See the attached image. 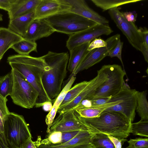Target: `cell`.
<instances>
[{
  "mask_svg": "<svg viewBox=\"0 0 148 148\" xmlns=\"http://www.w3.org/2000/svg\"><path fill=\"white\" fill-rule=\"evenodd\" d=\"M92 134L88 130L81 131L72 140L58 144H43L34 141L36 148H94L90 144Z\"/></svg>",
  "mask_w": 148,
  "mask_h": 148,
  "instance_id": "obj_16",
  "label": "cell"
},
{
  "mask_svg": "<svg viewBox=\"0 0 148 148\" xmlns=\"http://www.w3.org/2000/svg\"><path fill=\"white\" fill-rule=\"evenodd\" d=\"M75 79V76H73L70 78L68 82L56 98L51 110L46 116L45 122L47 126L46 132L48 134L51 132L50 128L54 121L58 108L62 102L66 93L71 88Z\"/></svg>",
  "mask_w": 148,
  "mask_h": 148,
  "instance_id": "obj_21",
  "label": "cell"
},
{
  "mask_svg": "<svg viewBox=\"0 0 148 148\" xmlns=\"http://www.w3.org/2000/svg\"><path fill=\"white\" fill-rule=\"evenodd\" d=\"M97 76L89 81L87 85L73 100L69 103L59 107L57 112L59 114L74 108L82 101L92 95L107 79V75L102 67L97 71Z\"/></svg>",
  "mask_w": 148,
  "mask_h": 148,
  "instance_id": "obj_13",
  "label": "cell"
},
{
  "mask_svg": "<svg viewBox=\"0 0 148 148\" xmlns=\"http://www.w3.org/2000/svg\"><path fill=\"white\" fill-rule=\"evenodd\" d=\"M14 0H0V9L8 12L10 10Z\"/></svg>",
  "mask_w": 148,
  "mask_h": 148,
  "instance_id": "obj_38",
  "label": "cell"
},
{
  "mask_svg": "<svg viewBox=\"0 0 148 148\" xmlns=\"http://www.w3.org/2000/svg\"><path fill=\"white\" fill-rule=\"evenodd\" d=\"M51 102L48 101L42 105L43 109L46 111H50L52 107V104Z\"/></svg>",
  "mask_w": 148,
  "mask_h": 148,
  "instance_id": "obj_42",
  "label": "cell"
},
{
  "mask_svg": "<svg viewBox=\"0 0 148 148\" xmlns=\"http://www.w3.org/2000/svg\"><path fill=\"white\" fill-rule=\"evenodd\" d=\"M108 138L113 143L115 148H122V145L124 142L127 140L126 139H120L111 135H107Z\"/></svg>",
  "mask_w": 148,
  "mask_h": 148,
  "instance_id": "obj_37",
  "label": "cell"
},
{
  "mask_svg": "<svg viewBox=\"0 0 148 148\" xmlns=\"http://www.w3.org/2000/svg\"><path fill=\"white\" fill-rule=\"evenodd\" d=\"M102 67L107 75V79L88 99L111 97L118 93L122 88L126 73L121 66L113 64L104 65Z\"/></svg>",
  "mask_w": 148,
  "mask_h": 148,
  "instance_id": "obj_7",
  "label": "cell"
},
{
  "mask_svg": "<svg viewBox=\"0 0 148 148\" xmlns=\"http://www.w3.org/2000/svg\"><path fill=\"white\" fill-rule=\"evenodd\" d=\"M5 139L12 146L20 148L32 135L24 117L13 112L7 116L3 133Z\"/></svg>",
  "mask_w": 148,
  "mask_h": 148,
  "instance_id": "obj_5",
  "label": "cell"
},
{
  "mask_svg": "<svg viewBox=\"0 0 148 148\" xmlns=\"http://www.w3.org/2000/svg\"><path fill=\"white\" fill-rule=\"evenodd\" d=\"M139 29L142 34L143 42L140 51L142 53L145 61L148 62V30L145 27H140Z\"/></svg>",
  "mask_w": 148,
  "mask_h": 148,
  "instance_id": "obj_31",
  "label": "cell"
},
{
  "mask_svg": "<svg viewBox=\"0 0 148 148\" xmlns=\"http://www.w3.org/2000/svg\"><path fill=\"white\" fill-rule=\"evenodd\" d=\"M0 148H1V146H0Z\"/></svg>",
  "mask_w": 148,
  "mask_h": 148,
  "instance_id": "obj_45",
  "label": "cell"
},
{
  "mask_svg": "<svg viewBox=\"0 0 148 148\" xmlns=\"http://www.w3.org/2000/svg\"><path fill=\"white\" fill-rule=\"evenodd\" d=\"M44 19L55 32L70 35L97 24L91 20L68 11L59 13Z\"/></svg>",
  "mask_w": 148,
  "mask_h": 148,
  "instance_id": "obj_4",
  "label": "cell"
},
{
  "mask_svg": "<svg viewBox=\"0 0 148 148\" xmlns=\"http://www.w3.org/2000/svg\"><path fill=\"white\" fill-rule=\"evenodd\" d=\"M120 101L119 100L113 101L109 100L107 103L95 107L75 109L81 117L93 118L99 116L108 108L118 104Z\"/></svg>",
  "mask_w": 148,
  "mask_h": 148,
  "instance_id": "obj_23",
  "label": "cell"
},
{
  "mask_svg": "<svg viewBox=\"0 0 148 148\" xmlns=\"http://www.w3.org/2000/svg\"><path fill=\"white\" fill-rule=\"evenodd\" d=\"M71 7L66 0H40L35 11V19H44L69 11Z\"/></svg>",
  "mask_w": 148,
  "mask_h": 148,
  "instance_id": "obj_14",
  "label": "cell"
},
{
  "mask_svg": "<svg viewBox=\"0 0 148 148\" xmlns=\"http://www.w3.org/2000/svg\"><path fill=\"white\" fill-rule=\"evenodd\" d=\"M8 99L4 97L0 94V116L5 119L10 113L7 106Z\"/></svg>",
  "mask_w": 148,
  "mask_h": 148,
  "instance_id": "obj_34",
  "label": "cell"
},
{
  "mask_svg": "<svg viewBox=\"0 0 148 148\" xmlns=\"http://www.w3.org/2000/svg\"><path fill=\"white\" fill-rule=\"evenodd\" d=\"M127 148H148V138H138L131 139L127 141Z\"/></svg>",
  "mask_w": 148,
  "mask_h": 148,
  "instance_id": "obj_32",
  "label": "cell"
},
{
  "mask_svg": "<svg viewBox=\"0 0 148 148\" xmlns=\"http://www.w3.org/2000/svg\"><path fill=\"white\" fill-rule=\"evenodd\" d=\"M40 0H14L8 12L10 20L28 14L35 11Z\"/></svg>",
  "mask_w": 148,
  "mask_h": 148,
  "instance_id": "obj_18",
  "label": "cell"
},
{
  "mask_svg": "<svg viewBox=\"0 0 148 148\" xmlns=\"http://www.w3.org/2000/svg\"><path fill=\"white\" fill-rule=\"evenodd\" d=\"M119 34L107 38V45L105 47L96 48L90 51L70 75L69 78L75 76L80 72L87 69L99 63L108 55L113 49L118 40L120 38Z\"/></svg>",
  "mask_w": 148,
  "mask_h": 148,
  "instance_id": "obj_10",
  "label": "cell"
},
{
  "mask_svg": "<svg viewBox=\"0 0 148 148\" xmlns=\"http://www.w3.org/2000/svg\"><path fill=\"white\" fill-rule=\"evenodd\" d=\"M36 42L24 39L14 45L11 48L21 55H27L32 51L37 52Z\"/></svg>",
  "mask_w": 148,
  "mask_h": 148,
  "instance_id": "obj_26",
  "label": "cell"
},
{
  "mask_svg": "<svg viewBox=\"0 0 148 148\" xmlns=\"http://www.w3.org/2000/svg\"><path fill=\"white\" fill-rule=\"evenodd\" d=\"M46 64L42 78L45 90L54 103L62 91V85L67 73L69 60L67 52L49 51L41 56Z\"/></svg>",
  "mask_w": 148,
  "mask_h": 148,
  "instance_id": "obj_3",
  "label": "cell"
},
{
  "mask_svg": "<svg viewBox=\"0 0 148 148\" xmlns=\"http://www.w3.org/2000/svg\"><path fill=\"white\" fill-rule=\"evenodd\" d=\"M13 85V75L11 71L6 75L0 77V94L4 97L10 96Z\"/></svg>",
  "mask_w": 148,
  "mask_h": 148,
  "instance_id": "obj_28",
  "label": "cell"
},
{
  "mask_svg": "<svg viewBox=\"0 0 148 148\" xmlns=\"http://www.w3.org/2000/svg\"><path fill=\"white\" fill-rule=\"evenodd\" d=\"M147 90L138 92L137 105L136 109L141 120H148V102L147 99Z\"/></svg>",
  "mask_w": 148,
  "mask_h": 148,
  "instance_id": "obj_25",
  "label": "cell"
},
{
  "mask_svg": "<svg viewBox=\"0 0 148 148\" xmlns=\"http://www.w3.org/2000/svg\"><path fill=\"white\" fill-rule=\"evenodd\" d=\"M66 0L71 7L68 12L78 14L98 24L109 25L108 20L89 7L85 1Z\"/></svg>",
  "mask_w": 148,
  "mask_h": 148,
  "instance_id": "obj_15",
  "label": "cell"
},
{
  "mask_svg": "<svg viewBox=\"0 0 148 148\" xmlns=\"http://www.w3.org/2000/svg\"><path fill=\"white\" fill-rule=\"evenodd\" d=\"M142 0H91L96 6L103 11L109 10L127 4L136 3Z\"/></svg>",
  "mask_w": 148,
  "mask_h": 148,
  "instance_id": "obj_24",
  "label": "cell"
},
{
  "mask_svg": "<svg viewBox=\"0 0 148 148\" xmlns=\"http://www.w3.org/2000/svg\"><path fill=\"white\" fill-rule=\"evenodd\" d=\"M7 62L13 69L22 74L38 94L35 106L40 107L45 102H54L48 97L44 88L42 78L46 64L42 57L16 54L10 56Z\"/></svg>",
  "mask_w": 148,
  "mask_h": 148,
  "instance_id": "obj_1",
  "label": "cell"
},
{
  "mask_svg": "<svg viewBox=\"0 0 148 148\" xmlns=\"http://www.w3.org/2000/svg\"><path fill=\"white\" fill-rule=\"evenodd\" d=\"M13 85L10 95L13 103L22 108L30 109L35 106L38 94L24 77L12 69Z\"/></svg>",
  "mask_w": 148,
  "mask_h": 148,
  "instance_id": "obj_6",
  "label": "cell"
},
{
  "mask_svg": "<svg viewBox=\"0 0 148 148\" xmlns=\"http://www.w3.org/2000/svg\"><path fill=\"white\" fill-rule=\"evenodd\" d=\"M35 19V11L10 20L8 28L23 37L31 22Z\"/></svg>",
  "mask_w": 148,
  "mask_h": 148,
  "instance_id": "obj_19",
  "label": "cell"
},
{
  "mask_svg": "<svg viewBox=\"0 0 148 148\" xmlns=\"http://www.w3.org/2000/svg\"><path fill=\"white\" fill-rule=\"evenodd\" d=\"M23 39V37L8 28L0 27V61L9 49Z\"/></svg>",
  "mask_w": 148,
  "mask_h": 148,
  "instance_id": "obj_20",
  "label": "cell"
},
{
  "mask_svg": "<svg viewBox=\"0 0 148 148\" xmlns=\"http://www.w3.org/2000/svg\"><path fill=\"white\" fill-rule=\"evenodd\" d=\"M90 144L94 148H115L108 135L104 134H92Z\"/></svg>",
  "mask_w": 148,
  "mask_h": 148,
  "instance_id": "obj_27",
  "label": "cell"
},
{
  "mask_svg": "<svg viewBox=\"0 0 148 148\" xmlns=\"http://www.w3.org/2000/svg\"><path fill=\"white\" fill-rule=\"evenodd\" d=\"M89 81H84L75 85L66 93L60 107L63 106L73 100L87 85Z\"/></svg>",
  "mask_w": 148,
  "mask_h": 148,
  "instance_id": "obj_29",
  "label": "cell"
},
{
  "mask_svg": "<svg viewBox=\"0 0 148 148\" xmlns=\"http://www.w3.org/2000/svg\"><path fill=\"white\" fill-rule=\"evenodd\" d=\"M123 45V42L121 41L120 38L118 40L113 49L110 52L108 56L111 58L114 57L117 58L121 62L123 66V70L125 71L121 56Z\"/></svg>",
  "mask_w": 148,
  "mask_h": 148,
  "instance_id": "obj_33",
  "label": "cell"
},
{
  "mask_svg": "<svg viewBox=\"0 0 148 148\" xmlns=\"http://www.w3.org/2000/svg\"><path fill=\"white\" fill-rule=\"evenodd\" d=\"M54 32L53 29L44 19H36L30 23L23 38L36 42L40 38L49 36Z\"/></svg>",
  "mask_w": 148,
  "mask_h": 148,
  "instance_id": "obj_17",
  "label": "cell"
},
{
  "mask_svg": "<svg viewBox=\"0 0 148 148\" xmlns=\"http://www.w3.org/2000/svg\"><path fill=\"white\" fill-rule=\"evenodd\" d=\"M125 19L128 22L134 23L136 20L137 14L134 12H123Z\"/></svg>",
  "mask_w": 148,
  "mask_h": 148,
  "instance_id": "obj_39",
  "label": "cell"
},
{
  "mask_svg": "<svg viewBox=\"0 0 148 148\" xmlns=\"http://www.w3.org/2000/svg\"><path fill=\"white\" fill-rule=\"evenodd\" d=\"M32 138L28 139L20 148H36L34 141L32 140Z\"/></svg>",
  "mask_w": 148,
  "mask_h": 148,
  "instance_id": "obj_41",
  "label": "cell"
},
{
  "mask_svg": "<svg viewBox=\"0 0 148 148\" xmlns=\"http://www.w3.org/2000/svg\"><path fill=\"white\" fill-rule=\"evenodd\" d=\"M0 145L1 148H18L10 145L5 139L3 133H0Z\"/></svg>",
  "mask_w": 148,
  "mask_h": 148,
  "instance_id": "obj_40",
  "label": "cell"
},
{
  "mask_svg": "<svg viewBox=\"0 0 148 148\" xmlns=\"http://www.w3.org/2000/svg\"><path fill=\"white\" fill-rule=\"evenodd\" d=\"M131 133L134 135L148 137V120H141L132 123Z\"/></svg>",
  "mask_w": 148,
  "mask_h": 148,
  "instance_id": "obj_30",
  "label": "cell"
},
{
  "mask_svg": "<svg viewBox=\"0 0 148 148\" xmlns=\"http://www.w3.org/2000/svg\"><path fill=\"white\" fill-rule=\"evenodd\" d=\"M90 42L77 46L69 50L70 57L67 69L71 73L90 51L88 48Z\"/></svg>",
  "mask_w": 148,
  "mask_h": 148,
  "instance_id": "obj_22",
  "label": "cell"
},
{
  "mask_svg": "<svg viewBox=\"0 0 148 148\" xmlns=\"http://www.w3.org/2000/svg\"><path fill=\"white\" fill-rule=\"evenodd\" d=\"M51 131L61 132L75 130H88L82 121L75 108L61 113L54 119L50 128Z\"/></svg>",
  "mask_w": 148,
  "mask_h": 148,
  "instance_id": "obj_12",
  "label": "cell"
},
{
  "mask_svg": "<svg viewBox=\"0 0 148 148\" xmlns=\"http://www.w3.org/2000/svg\"><path fill=\"white\" fill-rule=\"evenodd\" d=\"M80 119L91 134L102 133L120 139H126L131 133L132 122L123 115L114 111H104L93 118Z\"/></svg>",
  "mask_w": 148,
  "mask_h": 148,
  "instance_id": "obj_2",
  "label": "cell"
},
{
  "mask_svg": "<svg viewBox=\"0 0 148 148\" xmlns=\"http://www.w3.org/2000/svg\"><path fill=\"white\" fill-rule=\"evenodd\" d=\"M113 32L109 25L97 24L88 29L70 35L66 46L70 50L84 44L90 42L96 38L103 35H108Z\"/></svg>",
  "mask_w": 148,
  "mask_h": 148,
  "instance_id": "obj_11",
  "label": "cell"
},
{
  "mask_svg": "<svg viewBox=\"0 0 148 148\" xmlns=\"http://www.w3.org/2000/svg\"><path fill=\"white\" fill-rule=\"evenodd\" d=\"M109 14L117 27L125 36L129 43L136 50L140 51L143 42L142 34L134 23L128 21L118 8L111 9Z\"/></svg>",
  "mask_w": 148,
  "mask_h": 148,
  "instance_id": "obj_9",
  "label": "cell"
},
{
  "mask_svg": "<svg viewBox=\"0 0 148 148\" xmlns=\"http://www.w3.org/2000/svg\"><path fill=\"white\" fill-rule=\"evenodd\" d=\"M3 21V16L0 13V21Z\"/></svg>",
  "mask_w": 148,
  "mask_h": 148,
  "instance_id": "obj_44",
  "label": "cell"
},
{
  "mask_svg": "<svg viewBox=\"0 0 148 148\" xmlns=\"http://www.w3.org/2000/svg\"><path fill=\"white\" fill-rule=\"evenodd\" d=\"M5 119L0 116V133H3V125Z\"/></svg>",
  "mask_w": 148,
  "mask_h": 148,
  "instance_id": "obj_43",
  "label": "cell"
},
{
  "mask_svg": "<svg viewBox=\"0 0 148 148\" xmlns=\"http://www.w3.org/2000/svg\"><path fill=\"white\" fill-rule=\"evenodd\" d=\"M138 92L135 89H131L124 82L122 88L120 92L110 99L113 101L119 100L120 102L108 108L105 111H114L120 113L132 123L136 115Z\"/></svg>",
  "mask_w": 148,
  "mask_h": 148,
  "instance_id": "obj_8",
  "label": "cell"
},
{
  "mask_svg": "<svg viewBox=\"0 0 148 148\" xmlns=\"http://www.w3.org/2000/svg\"><path fill=\"white\" fill-rule=\"evenodd\" d=\"M107 45L106 41L100 38H95L90 42L88 48V50L90 51L93 49L105 47Z\"/></svg>",
  "mask_w": 148,
  "mask_h": 148,
  "instance_id": "obj_36",
  "label": "cell"
},
{
  "mask_svg": "<svg viewBox=\"0 0 148 148\" xmlns=\"http://www.w3.org/2000/svg\"><path fill=\"white\" fill-rule=\"evenodd\" d=\"M81 131V130H75L62 132L61 143L66 142L72 140Z\"/></svg>",
  "mask_w": 148,
  "mask_h": 148,
  "instance_id": "obj_35",
  "label": "cell"
}]
</instances>
